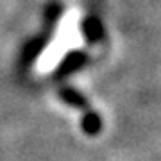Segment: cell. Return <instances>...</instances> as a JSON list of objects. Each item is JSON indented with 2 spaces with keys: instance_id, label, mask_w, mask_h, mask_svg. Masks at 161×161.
Returning <instances> with one entry per match:
<instances>
[{
  "instance_id": "6da1fadb",
  "label": "cell",
  "mask_w": 161,
  "mask_h": 161,
  "mask_svg": "<svg viewBox=\"0 0 161 161\" xmlns=\"http://www.w3.org/2000/svg\"><path fill=\"white\" fill-rule=\"evenodd\" d=\"M75 25H77V23H75V20H74V14H72V13L66 14V18H64L63 23H61V27H59L54 41L41 52V56L38 58V61H36V70H38L40 74H47V72L54 70V66H56V64L61 61V58L64 56V52L68 50V48H74V47L79 45V41H75L77 40Z\"/></svg>"
}]
</instances>
